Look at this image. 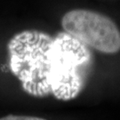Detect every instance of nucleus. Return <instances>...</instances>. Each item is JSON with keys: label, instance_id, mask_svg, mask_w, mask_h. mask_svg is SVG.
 Here are the masks:
<instances>
[{"label": "nucleus", "instance_id": "1", "mask_svg": "<svg viewBox=\"0 0 120 120\" xmlns=\"http://www.w3.org/2000/svg\"><path fill=\"white\" fill-rule=\"evenodd\" d=\"M63 30L73 38L103 53L120 50V31L112 19L98 12L75 9L61 19Z\"/></svg>", "mask_w": 120, "mask_h": 120}, {"label": "nucleus", "instance_id": "2", "mask_svg": "<svg viewBox=\"0 0 120 120\" xmlns=\"http://www.w3.org/2000/svg\"><path fill=\"white\" fill-rule=\"evenodd\" d=\"M0 120H46L42 117L31 116H17V115H8L1 117Z\"/></svg>", "mask_w": 120, "mask_h": 120}]
</instances>
